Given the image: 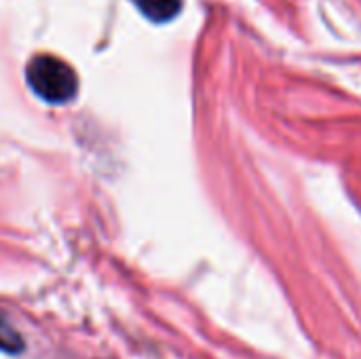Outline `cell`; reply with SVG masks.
Wrapping results in <instances>:
<instances>
[{
	"label": "cell",
	"instance_id": "cell-1",
	"mask_svg": "<svg viewBox=\"0 0 361 359\" xmlns=\"http://www.w3.org/2000/svg\"><path fill=\"white\" fill-rule=\"evenodd\" d=\"M30 89L44 102L61 106L74 99L78 93V76L74 68L55 55H36L25 68Z\"/></svg>",
	"mask_w": 361,
	"mask_h": 359
},
{
	"label": "cell",
	"instance_id": "cell-2",
	"mask_svg": "<svg viewBox=\"0 0 361 359\" xmlns=\"http://www.w3.org/2000/svg\"><path fill=\"white\" fill-rule=\"evenodd\" d=\"M133 2L148 19L157 23H165L173 19L182 8V0H133Z\"/></svg>",
	"mask_w": 361,
	"mask_h": 359
},
{
	"label": "cell",
	"instance_id": "cell-3",
	"mask_svg": "<svg viewBox=\"0 0 361 359\" xmlns=\"http://www.w3.org/2000/svg\"><path fill=\"white\" fill-rule=\"evenodd\" d=\"M25 343L21 339V334L4 320H0V351L6 355H19L23 353Z\"/></svg>",
	"mask_w": 361,
	"mask_h": 359
}]
</instances>
